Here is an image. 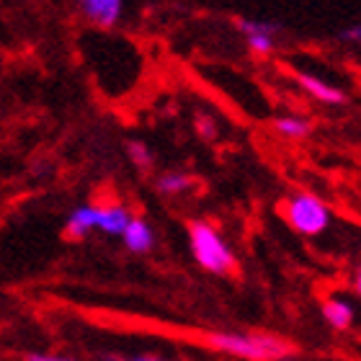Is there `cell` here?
<instances>
[{"mask_svg":"<svg viewBox=\"0 0 361 361\" xmlns=\"http://www.w3.org/2000/svg\"><path fill=\"white\" fill-rule=\"evenodd\" d=\"M207 343L217 351L248 361H276L292 354V346L286 341L264 333H209Z\"/></svg>","mask_w":361,"mask_h":361,"instance_id":"obj_1","label":"cell"},{"mask_svg":"<svg viewBox=\"0 0 361 361\" xmlns=\"http://www.w3.org/2000/svg\"><path fill=\"white\" fill-rule=\"evenodd\" d=\"M191 250H194L196 264L212 274H230L235 269L233 250L227 248L225 240L217 235V230L207 222H191Z\"/></svg>","mask_w":361,"mask_h":361,"instance_id":"obj_2","label":"cell"},{"mask_svg":"<svg viewBox=\"0 0 361 361\" xmlns=\"http://www.w3.org/2000/svg\"><path fill=\"white\" fill-rule=\"evenodd\" d=\"M286 222L302 235H320L325 227L331 225V212L317 196L312 194H297L292 199L281 202Z\"/></svg>","mask_w":361,"mask_h":361,"instance_id":"obj_3","label":"cell"},{"mask_svg":"<svg viewBox=\"0 0 361 361\" xmlns=\"http://www.w3.org/2000/svg\"><path fill=\"white\" fill-rule=\"evenodd\" d=\"M83 13L98 26H114L121 16V0H78Z\"/></svg>","mask_w":361,"mask_h":361,"instance_id":"obj_4","label":"cell"},{"mask_svg":"<svg viewBox=\"0 0 361 361\" xmlns=\"http://www.w3.org/2000/svg\"><path fill=\"white\" fill-rule=\"evenodd\" d=\"M124 245H127L132 253H147L152 248V230L145 219H129V225L124 227Z\"/></svg>","mask_w":361,"mask_h":361,"instance_id":"obj_5","label":"cell"},{"mask_svg":"<svg viewBox=\"0 0 361 361\" xmlns=\"http://www.w3.org/2000/svg\"><path fill=\"white\" fill-rule=\"evenodd\" d=\"M323 317L325 323L331 325V328H336V331H348L354 325V307L346 300L333 297V300L323 302Z\"/></svg>","mask_w":361,"mask_h":361,"instance_id":"obj_6","label":"cell"},{"mask_svg":"<svg viewBox=\"0 0 361 361\" xmlns=\"http://www.w3.org/2000/svg\"><path fill=\"white\" fill-rule=\"evenodd\" d=\"M297 80H300V85L305 90H307L310 96H315L317 101H323V104H346V96L341 93L338 88H333V85H328L325 80H317L315 75H307V73H300L297 75Z\"/></svg>","mask_w":361,"mask_h":361,"instance_id":"obj_7","label":"cell"},{"mask_svg":"<svg viewBox=\"0 0 361 361\" xmlns=\"http://www.w3.org/2000/svg\"><path fill=\"white\" fill-rule=\"evenodd\" d=\"M96 227H98V209L96 207H78V209L70 214L65 233H68L70 238L80 240V238H85L90 230H96Z\"/></svg>","mask_w":361,"mask_h":361,"instance_id":"obj_8","label":"cell"},{"mask_svg":"<svg viewBox=\"0 0 361 361\" xmlns=\"http://www.w3.org/2000/svg\"><path fill=\"white\" fill-rule=\"evenodd\" d=\"M129 212L124 207H109V209H98V230L106 235H121L124 227L129 225Z\"/></svg>","mask_w":361,"mask_h":361,"instance_id":"obj_9","label":"cell"},{"mask_svg":"<svg viewBox=\"0 0 361 361\" xmlns=\"http://www.w3.org/2000/svg\"><path fill=\"white\" fill-rule=\"evenodd\" d=\"M276 129L284 137H292V140H297V137L310 135L312 124H310L307 119H300V116H281V119H276Z\"/></svg>","mask_w":361,"mask_h":361,"instance_id":"obj_10","label":"cell"},{"mask_svg":"<svg viewBox=\"0 0 361 361\" xmlns=\"http://www.w3.org/2000/svg\"><path fill=\"white\" fill-rule=\"evenodd\" d=\"M188 186H191V178L183 173H166L158 178V188L163 194H180Z\"/></svg>","mask_w":361,"mask_h":361,"instance_id":"obj_11","label":"cell"},{"mask_svg":"<svg viewBox=\"0 0 361 361\" xmlns=\"http://www.w3.org/2000/svg\"><path fill=\"white\" fill-rule=\"evenodd\" d=\"M238 29L245 31V34H269V37H274L279 31L276 23H266V21H248V18H243V21H238Z\"/></svg>","mask_w":361,"mask_h":361,"instance_id":"obj_12","label":"cell"},{"mask_svg":"<svg viewBox=\"0 0 361 361\" xmlns=\"http://www.w3.org/2000/svg\"><path fill=\"white\" fill-rule=\"evenodd\" d=\"M129 155H132V160H135L137 166H142V168L152 166V155L142 142H129Z\"/></svg>","mask_w":361,"mask_h":361,"instance_id":"obj_13","label":"cell"},{"mask_svg":"<svg viewBox=\"0 0 361 361\" xmlns=\"http://www.w3.org/2000/svg\"><path fill=\"white\" fill-rule=\"evenodd\" d=\"M248 47L253 49V52L266 54V52H271V49H274V37H269V34H250Z\"/></svg>","mask_w":361,"mask_h":361,"instance_id":"obj_14","label":"cell"},{"mask_svg":"<svg viewBox=\"0 0 361 361\" xmlns=\"http://www.w3.org/2000/svg\"><path fill=\"white\" fill-rule=\"evenodd\" d=\"M196 129H199V135H204L207 140H214L217 137V124L212 119L209 114H196Z\"/></svg>","mask_w":361,"mask_h":361,"instance_id":"obj_15","label":"cell"},{"mask_svg":"<svg viewBox=\"0 0 361 361\" xmlns=\"http://www.w3.org/2000/svg\"><path fill=\"white\" fill-rule=\"evenodd\" d=\"M23 361H75L60 354H23Z\"/></svg>","mask_w":361,"mask_h":361,"instance_id":"obj_16","label":"cell"},{"mask_svg":"<svg viewBox=\"0 0 361 361\" xmlns=\"http://www.w3.org/2000/svg\"><path fill=\"white\" fill-rule=\"evenodd\" d=\"M343 39H348V42H359V44H361V26H356V29H348L346 34H343Z\"/></svg>","mask_w":361,"mask_h":361,"instance_id":"obj_17","label":"cell"},{"mask_svg":"<svg viewBox=\"0 0 361 361\" xmlns=\"http://www.w3.org/2000/svg\"><path fill=\"white\" fill-rule=\"evenodd\" d=\"M127 361H163L158 356H135V359H127Z\"/></svg>","mask_w":361,"mask_h":361,"instance_id":"obj_18","label":"cell"},{"mask_svg":"<svg viewBox=\"0 0 361 361\" xmlns=\"http://www.w3.org/2000/svg\"><path fill=\"white\" fill-rule=\"evenodd\" d=\"M356 292L361 294V269H359V274H356Z\"/></svg>","mask_w":361,"mask_h":361,"instance_id":"obj_19","label":"cell"}]
</instances>
